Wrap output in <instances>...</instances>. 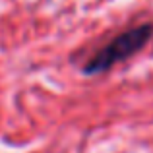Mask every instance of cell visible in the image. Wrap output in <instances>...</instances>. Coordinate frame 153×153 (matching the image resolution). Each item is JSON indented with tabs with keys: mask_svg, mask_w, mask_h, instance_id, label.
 <instances>
[{
	"mask_svg": "<svg viewBox=\"0 0 153 153\" xmlns=\"http://www.w3.org/2000/svg\"><path fill=\"white\" fill-rule=\"evenodd\" d=\"M153 37V23H140L136 27H130L124 33L116 35L111 43L99 49L91 58L85 60L82 68L83 76H99L103 72H108L114 64L124 62L136 52H140L147 45V41Z\"/></svg>",
	"mask_w": 153,
	"mask_h": 153,
	"instance_id": "6da1fadb",
	"label": "cell"
}]
</instances>
